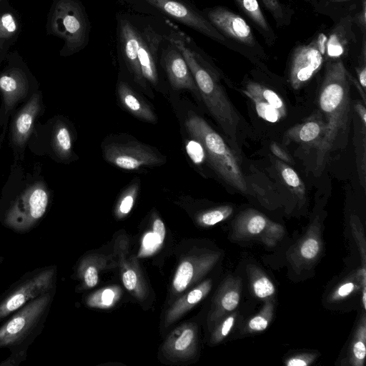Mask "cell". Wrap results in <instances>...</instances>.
I'll return each mask as SVG.
<instances>
[{"label":"cell","mask_w":366,"mask_h":366,"mask_svg":"<svg viewBox=\"0 0 366 366\" xmlns=\"http://www.w3.org/2000/svg\"><path fill=\"white\" fill-rule=\"evenodd\" d=\"M58 6V31L66 40L67 51L77 52L87 46L89 41V17L78 0H61Z\"/></svg>","instance_id":"cell-9"},{"label":"cell","mask_w":366,"mask_h":366,"mask_svg":"<svg viewBox=\"0 0 366 366\" xmlns=\"http://www.w3.org/2000/svg\"><path fill=\"white\" fill-rule=\"evenodd\" d=\"M247 272L251 289L256 297L264 301L273 298L275 293L274 285L259 267L249 264L247 266Z\"/></svg>","instance_id":"cell-26"},{"label":"cell","mask_w":366,"mask_h":366,"mask_svg":"<svg viewBox=\"0 0 366 366\" xmlns=\"http://www.w3.org/2000/svg\"><path fill=\"white\" fill-rule=\"evenodd\" d=\"M164 19L168 26L167 38L184 57L207 109L227 137L234 139L240 119L218 82L216 69L192 37L174 22Z\"/></svg>","instance_id":"cell-3"},{"label":"cell","mask_w":366,"mask_h":366,"mask_svg":"<svg viewBox=\"0 0 366 366\" xmlns=\"http://www.w3.org/2000/svg\"><path fill=\"white\" fill-rule=\"evenodd\" d=\"M242 92L249 98H257L269 104L277 109L283 118L285 117L287 114L285 104L282 99L271 89L259 83L250 81L247 84Z\"/></svg>","instance_id":"cell-28"},{"label":"cell","mask_w":366,"mask_h":366,"mask_svg":"<svg viewBox=\"0 0 366 366\" xmlns=\"http://www.w3.org/2000/svg\"><path fill=\"white\" fill-rule=\"evenodd\" d=\"M366 317L365 313L360 318L347 357V364L352 366H363L366 355Z\"/></svg>","instance_id":"cell-27"},{"label":"cell","mask_w":366,"mask_h":366,"mask_svg":"<svg viewBox=\"0 0 366 366\" xmlns=\"http://www.w3.org/2000/svg\"><path fill=\"white\" fill-rule=\"evenodd\" d=\"M272 152L284 162L291 163L292 159L286 151H285L276 142H272L270 145Z\"/></svg>","instance_id":"cell-46"},{"label":"cell","mask_w":366,"mask_h":366,"mask_svg":"<svg viewBox=\"0 0 366 366\" xmlns=\"http://www.w3.org/2000/svg\"><path fill=\"white\" fill-rule=\"evenodd\" d=\"M117 49L133 81L144 91L159 83V56L168 32L164 19L131 11L116 14Z\"/></svg>","instance_id":"cell-1"},{"label":"cell","mask_w":366,"mask_h":366,"mask_svg":"<svg viewBox=\"0 0 366 366\" xmlns=\"http://www.w3.org/2000/svg\"><path fill=\"white\" fill-rule=\"evenodd\" d=\"M317 355L315 353H300L291 356L285 360V364L287 366H308L311 365Z\"/></svg>","instance_id":"cell-41"},{"label":"cell","mask_w":366,"mask_h":366,"mask_svg":"<svg viewBox=\"0 0 366 366\" xmlns=\"http://www.w3.org/2000/svg\"><path fill=\"white\" fill-rule=\"evenodd\" d=\"M304 1H306L307 2L312 3L313 4H315V3L317 2V0H304Z\"/></svg>","instance_id":"cell-51"},{"label":"cell","mask_w":366,"mask_h":366,"mask_svg":"<svg viewBox=\"0 0 366 366\" xmlns=\"http://www.w3.org/2000/svg\"><path fill=\"white\" fill-rule=\"evenodd\" d=\"M232 237L235 239H260L266 246L274 247L285 236V229L264 214L253 209L239 213L232 224Z\"/></svg>","instance_id":"cell-14"},{"label":"cell","mask_w":366,"mask_h":366,"mask_svg":"<svg viewBox=\"0 0 366 366\" xmlns=\"http://www.w3.org/2000/svg\"><path fill=\"white\" fill-rule=\"evenodd\" d=\"M139 184L135 183L131 185L124 192L117 207L119 215H125L132 209L138 192Z\"/></svg>","instance_id":"cell-39"},{"label":"cell","mask_w":366,"mask_h":366,"mask_svg":"<svg viewBox=\"0 0 366 366\" xmlns=\"http://www.w3.org/2000/svg\"><path fill=\"white\" fill-rule=\"evenodd\" d=\"M322 249L321 222L317 217L304 236L288 252V259L296 270L310 267L319 258Z\"/></svg>","instance_id":"cell-18"},{"label":"cell","mask_w":366,"mask_h":366,"mask_svg":"<svg viewBox=\"0 0 366 366\" xmlns=\"http://www.w3.org/2000/svg\"><path fill=\"white\" fill-rule=\"evenodd\" d=\"M219 257V254L210 252L183 261L179 265L173 279L174 290L177 292H183L194 280L209 271Z\"/></svg>","instance_id":"cell-20"},{"label":"cell","mask_w":366,"mask_h":366,"mask_svg":"<svg viewBox=\"0 0 366 366\" xmlns=\"http://www.w3.org/2000/svg\"><path fill=\"white\" fill-rule=\"evenodd\" d=\"M325 121L317 113L304 123L290 128L285 133L286 140L300 143L309 147L318 146L325 132Z\"/></svg>","instance_id":"cell-22"},{"label":"cell","mask_w":366,"mask_h":366,"mask_svg":"<svg viewBox=\"0 0 366 366\" xmlns=\"http://www.w3.org/2000/svg\"><path fill=\"white\" fill-rule=\"evenodd\" d=\"M6 133V132L3 130V129L1 128V127L0 125V150H1L2 142L5 138Z\"/></svg>","instance_id":"cell-49"},{"label":"cell","mask_w":366,"mask_h":366,"mask_svg":"<svg viewBox=\"0 0 366 366\" xmlns=\"http://www.w3.org/2000/svg\"><path fill=\"white\" fill-rule=\"evenodd\" d=\"M233 211L232 206H220L202 213L198 217V221L204 226H213L227 219L232 214Z\"/></svg>","instance_id":"cell-34"},{"label":"cell","mask_w":366,"mask_h":366,"mask_svg":"<svg viewBox=\"0 0 366 366\" xmlns=\"http://www.w3.org/2000/svg\"><path fill=\"white\" fill-rule=\"evenodd\" d=\"M249 99L254 103L258 116L264 120L271 123H276L283 118L281 114L269 104L257 98Z\"/></svg>","instance_id":"cell-37"},{"label":"cell","mask_w":366,"mask_h":366,"mask_svg":"<svg viewBox=\"0 0 366 366\" xmlns=\"http://www.w3.org/2000/svg\"><path fill=\"white\" fill-rule=\"evenodd\" d=\"M264 8L270 13L277 27H284L291 22L292 10L281 0H260Z\"/></svg>","instance_id":"cell-31"},{"label":"cell","mask_w":366,"mask_h":366,"mask_svg":"<svg viewBox=\"0 0 366 366\" xmlns=\"http://www.w3.org/2000/svg\"><path fill=\"white\" fill-rule=\"evenodd\" d=\"M152 229L155 244L157 245L162 244L165 237V227L163 222L160 219L157 218L154 221Z\"/></svg>","instance_id":"cell-42"},{"label":"cell","mask_w":366,"mask_h":366,"mask_svg":"<svg viewBox=\"0 0 366 366\" xmlns=\"http://www.w3.org/2000/svg\"><path fill=\"white\" fill-rule=\"evenodd\" d=\"M327 1L331 3H340V2L347 1H350V0H327Z\"/></svg>","instance_id":"cell-50"},{"label":"cell","mask_w":366,"mask_h":366,"mask_svg":"<svg viewBox=\"0 0 366 366\" xmlns=\"http://www.w3.org/2000/svg\"><path fill=\"white\" fill-rule=\"evenodd\" d=\"M84 280L86 285L92 287H94L99 280L98 272L94 266H89L84 272Z\"/></svg>","instance_id":"cell-45"},{"label":"cell","mask_w":366,"mask_h":366,"mask_svg":"<svg viewBox=\"0 0 366 366\" xmlns=\"http://www.w3.org/2000/svg\"><path fill=\"white\" fill-rule=\"evenodd\" d=\"M131 11L166 19L184 25L224 46L232 43L189 0H119Z\"/></svg>","instance_id":"cell-6"},{"label":"cell","mask_w":366,"mask_h":366,"mask_svg":"<svg viewBox=\"0 0 366 366\" xmlns=\"http://www.w3.org/2000/svg\"><path fill=\"white\" fill-rule=\"evenodd\" d=\"M27 147L39 156H46L61 163H69L74 157L73 137L62 117L54 116L44 124L37 122Z\"/></svg>","instance_id":"cell-7"},{"label":"cell","mask_w":366,"mask_h":366,"mask_svg":"<svg viewBox=\"0 0 366 366\" xmlns=\"http://www.w3.org/2000/svg\"><path fill=\"white\" fill-rule=\"evenodd\" d=\"M117 94L123 107L132 115L145 122H157V117L149 105L126 81H119Z\"/></svg>","instance_id":"cell-23"},{"label":"cell","mask_w":366,"mask_h":366,"mask_svg":"<svg viewBox=\"0 0 366 366\" xmlns=\"http://www.w3.org/2000/svg\"><path fill=\"white\" fill-rule=\"evenodd\" d=\"M104 158L111 164L125 170L158 166L165 158L151 147L138 142H112L104 148Z\"/></svg>","instance_id":"cell-15"},{"label":"cell","mask_w":366,"mask_h":366,"mask_svg":"<svg viewBox=\"0 0 366 366\" xmlns=\"http://www.w3.org/2000/svg\"><path fill=\"white\" fill-rule=\"evenodd\" d=\"M54 276V269L43 270L14 290L0 303V320L46 293L51 287Z\"/></svg>","instance_id":"cell-17"},{"label":"cell","mask_w":366,"mask_h":366,"mask_svg":"<svg viewBox=\"0 0 366 366\" xmlns=\"http://www.w3.org/2000/svg\"><path fill=\"white\" fill-rule=\"evenodd\" d=\"M355 110L362 120V123L364 129L366 126V109L365 104H362L360 102H357L355 106Z\"/></svg>","instance_id":"cell-48"},{"label":"cell","mask_w":366,"mask_h":366,"mask_svg":"<svg viewBox=\"0 0 366 366\" xmlns=\"http://www.w3.org/2000/svg\"><path fill=\"white\" fill-rule=\"evenodd\" d=\"M51 300L46 292L24 305L0 327V348L19 344L36 326Z\"/></svg>","instance_id":"cell-13"},{"label":"cell","mask_w":366,"mask_h":366,"mask_svg":"<svg viewBox=\"0 0 366 366\" xmlns=\"http://www.w3.org/2000/svg\"><path fill=\"white\" fill-rule=\"evenodd\" d=\"M363 287H366V268L362 267L338 285L329 295L328 300L341 301Z\"/></svg>","instance_id":"cell-29"},{"label":"cell","mask_w":366,"mask_h":366,"mask_svg":"<svg viewBox=\"0 0 366 366\" xmlns=\"http://www.w3.org/2000/svg\"><path fill=\"white\" fill-rule=\"evenodd\" d=\"M39 90L38 85L19 69L13 68L0 74V125L3 130L7 132L14 112Z\"/></svg>","instance_id":"cell-12"},{"label":"cell","mask_w":366,"mask_h":366,"mask_svg":"<svg viewBox=\"0 0 366 366\" xmlns=\"http://www.w3.org/2000/svg\"><path fill=\"white\" fill-rule=\"evenodd\" d=\"M242 290L241 278L228 277L221 286L209 314V322L214 325L223 316L234 310L238 306Z\"/></svg>","instance_id":"cell-21"},{"label":"cell","mask_w":366,"mask_h":366,"mask_svg":"<svg viewBox=\"0 0 366 366\" xmlns=\"http://www.w3.org/2000/svg\"><path fill=\"white\" fill-rule=\"evenodd\" d=\"M196 332L193 327L189 326L183 329L181 333L171 342V350L178 355H186L191 352L194 345Z\"/></svg>","instance_id":"cell-33"},{"label":"cell","mask_w":366,"mask_h":366,"mask_svg":"<svg viewBox=\"0 0 366 366\" xmlns=\"http://www.w3.org/2000/svg\"><path fill=\"white\" fill-rule=\"evenodd\" d=\"M11 175L16 192L9 184L14 197L6 211L4 224L18 232H25L32 228L44 215L50 202V188L40 173L39 167L26 172L23 163L13 162Z\"/></svg>","instance_id":"cell-4"},{"label":"cell","mask_w":366,"mask_h":366,"mask_svg":"<svg viewBox=\"0 0 366 366\" xmlns=\"http://www.w3.org/2000/svg\"><path fill=\"white\" fill-rule=\"evenodd\" d=\"M239 9L247 16L259 30L269 46L277 39L276 34L267 21L258 0H234Z\"/></svg>","instance_id":"cell-24"},{"label":"cell","mask_w":366,"mask_h":366,"mask_svg":"<svg viewBox=\"0 0 366 366\" xmlns=\"http://www.w3.org/2000/svg\"><path fill=\"white\" fill-rule=\"evenodd\" d=\"M119 297V291L113 288H107L99 291L88 301V304L93 307L106 308L112 306Z\"/></svg>","instance_id":"cell-36"},{"label":"cell","mask_w":366,"mask_h":366,"mask_svg":"<svg viewBox=\"0 0 366 366\" xmlns=\"http://www.w3.org/2000/svg\"><path fill=\"white\" fill-rule=\"evenodd\" d=\"M327 34L320 33L310 43L300 45L292 51L289 79L295 89L307 84L325 61Z\"/></svg>","instance_id":"cell-10"},{"label":"cell","mask_w":366,"mask_h":366,"mask_svg":"<svg viewBox=\"0 0 366 366\" xmlns=\"http://www.w3.org/2000/svg\"><path fill=\"white\" fill-rule=\"evenodd\" d=\"M211 24L230 42L242 45L257 54L264 49L255 38L254 32L239 14L222 6H215L201 10Z\"/></svg>","instance_id":"cell-11"},{"label":"cell","mask_w":366,"mask_h":366,"mask_svg":"<svg viewBox=\"0 0 366 366\" xmlns=\"http://www.w3.org/2000/svg\"><path fill=\"white\" fill-rule=\"evenodd\" d=\"M159 65L174 89L187 90L199 96L198 88L184 57L167 36L161 47Z\"/></svg>","instance_id":"cell-16"},{"label":"cell","mask_w":366,"mask_h":366,"mask_svg":"<svg viewBox=\"0 0 366 366\" xmlns=\"http://www.w3.org/2000/svg\"><path fill=\"white\" fill-rule=\"evenodd\" d=\"M350 223L352 234L360 253L362 267L366 268V242L363 226L358 217L355 214L350 216Z\"/></svg>","instance_id":"cell-35"},{"label":"cell","mask_w":366,"mask_h":366,"mask_svg":"<svg viewBox=\"0 0 366 366\" xmlns=\"http://www.w3.org/2000/svg\"><path fill=\"white\" fill-rule=\"evenodd\" d=\"M343 60L326 61L318 103L324 114L325 132L316 148V165L320 170L329 155L347 143L351 123L350 84Z\"/></svg>","instance_id":"cell-2"},{"label":"cell","mask_w":366,"mask_h":366,"mask_svg":"<svg viewBox=\"0 0 366 366\" xmlns=\"http://www.w3.org/2000/svg\"><path fill=\"white\" fill-rule=\"evenodd\" d=\"M122 281L127 290L132 291L135 289L137 283V277L134 271L127 269L122 274Z\"/></svg>","instance_id":"cell-44"},{"label":"cell","mask_w":366,"mask_h":366,"mask_svg":"<svg viewBox=\"0 0 366 366\" xmlns=\"http://www.w3.org/2000/svg\"><path fill=\"white\" fill-rule=\"evenodd\" d=\"M353 17H343L327 35L325 61L342 59L353 45L355 36L352 31Z\"/></svg>","instance_id":"cell-19"},{"label":"cell","mask_w":366,"mask_h":366,"mask_svg":"<svg viewBox=\"0 0 366 366\" xmlns=\"http://www.w3.org/2000/svg\"><path fill=\"white\" fill-rule=\"evenodd\" d=\"M366 1L362 0L360 10L353 17L354 24H355L362 32L365 34L366 31Z\"/></svg>","instance_id":"cell-43"},{"label":"cell","mask_w":366,"mask_h":366,"mask_svg":"<svg viewBox=\"0 0 366 366\" xmlns=\"http://www.w3.org/2000/svg\"><path fill=\"white\" fill-rule=\"evenodd\" d=\"M45 112L42 92L39 90L10 117L7 134L14 162L24 163L25 152L36 124Z\"/></svg>","instance_id":"cell-8"},{"label":"cell","mask_w":366,"mask_h":366,"mask_svg":"<svg viewBox=\"0 0 366 366\" xmlns=\"http://www.w3.org/2000/svg\"><path fill=\"white\" fill-rule=\"evenodd\" d=\"M274 315L273 298L264 301L262 310L252 317L244 328V332L255 333L265 330L270 324Z\"/></svg>","instance_id":"cell-30"},{"label":"cell","mask_w":366,"mask_h":366,"mask_svg":"<svg viewBox=\"0 0 366 366\" xmlns=\"http://www.w3.org/2000/svg\"><path fill=\"white\" fill-rule=\"evenodd\" d=\"M189 134L203 146L210 166L235 189L247 193V184L237 157L224 139L201 117L190 114L185 121Z\"/></svg>","instance_id":"cell-5"},{"label":"cell","mask_w":366,"mask_h":366,"mask_svg":"<svg viewBox=\"0 0 366 366\" xmlns=\"http://www.w3.org/2000/svg\"><path fill=\"white\" fill-rule=\"evenodd\" d=\"M1 22L4 29L8 32H14L16 29V26L13 16L9 14L3 15Z\"/></svg>","instance_id":"cell-47"},{"label":"cell","mask_w":366,"mask_h":366,"mask_svg":"<svg viewBox=\"0 0 366 366\" xmlns=\"http://www.w3.org/2000/svg\"><path fill=\"white\" fill-rule=\"evenodd\" d=\"M276 166L280 174L290 189L297 196L305 195V187L297 173L282 161H277Z\"/></svg>","instance_id":"cell-32"},{"label":"cell","mask_w":366,"mask_h":366,"mask_svg":"<svg viewBox=\"0 0 366 366\" xmlns=\"http://www.w3.org/2000/svg\"><path fill=\"white\" fill-rule=\"evenodd\" d=\"M186 152L190 159L195 164L204 162L206 154L202 144L197 139H190L185 146Z\"/></svg>","instance_id":"cell-40"},{"label":"cell","mask_w":366,"mask_h":366,"mask_svg":"<svg viewBox=\"0 0 366 366\" xmlns=\"http://www.w3.org/2000/svg\"><path fill=\"white\" fill-rule=\"evenodd\" d=\"M237 319V312H233L225 317L214 330L211 342L217 344L223 340L232 330Z\"/></svg>","instance_id":"cell-38"},{"label":"cell","mask_w":366,"mask_h":366,"mask_svg":"<svg viewBox=\"0 0 366 366\" xmlns=\"http://www.w3.org/2000/svg\"><path fill=\"white\" fill-rule=\"evenodd\" d=\"M211 287L212 281L207 280L192 290L173 305L167 314V321L168 322L174 321L187 310L199 302L208 294Z\"/></svg>","instance_id":"cell-25"}]
</instances>
